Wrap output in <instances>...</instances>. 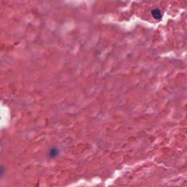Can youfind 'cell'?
<instances>
[{"label": "cell", "instance_id": "cell-2", "mask_svg": "<svg viewBox=\"0 0 187 187\" xmlns=\"http://www.w3.org/2000/svg\"><path fill=\"white\" fill-rule=\"evenodd\" d=\"M58 153H59L58 150L57 149V148H53L50 151V155L51 157L54 158L58 155Z\"/></svg>", "mask_w": 187, "mask_h": 187}, {"label": "cell", "instance_id": "cell-1", "mask_svg": "<svg viewBox=\"0 0 187 187\" xmlns=\"http://www.w3.org/2000/svg\"><path fill=\"white\" fill-rule=\"evenodd\" d=\"M152 16L156 20H160L162 18V14L159 9H154L151 11Z\"/></svg>", "mask_w": 187, "mask_h": 187}]
</instances>
